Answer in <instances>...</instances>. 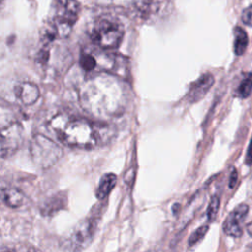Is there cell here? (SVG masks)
Wrapping results in <instances>:
<instances>
[{
    "label": "cell",
    "mask_w": 252,
    "mask_h": 252,
    "mask_svg": "<svg viewBox=\"0 0 252 252\" xmlns=\"http://www.w3.org/2000/svg\"><path fill=\"white\" fill-rule=\"evenodd\" d=\"M3 203L9 208H18L24 203V195L17 188L4 187L1 190Z\"/></svg>",
    "instance_id": "obj_11"
},
{
    "label": "cell",
    "mask_w": 252,
    "mask_h": 252,
    "mask_svg": "<svg viewBox=\"0 0 252 252\" xmlns=\"http://www.w3.org/2000/svg\"><path fill=\"white\" fill-rule=\"evenodd\" d=\"M236 182H237V171L235 168H232V170L230 172V176H229V183H228L229 188H233L235 186Z\"/></svg>",
    "instance_id": "obj_20"
},
{
    "label": "cell",
    "mask_w": 252,
    "mask_h": 252,
    "mask_svg": "<svg viewBox=\"0 0 252 252\" xmlns=\"http://www.w3.org/2000/svg\"><path fill=\"white\" fill-rule=\"evenodd\" d=\"M241 20L246 26H252V5L245 8L241 15Z\"/></svg>",
    "instance_id": "obj_19"
},
{
    "label": "cell",
    "mask_w": 252,
    "mask_h": 252,
    "mask_svg": "<svg viewBox=\"0 0 252 252\" xmlns=\"http://www.w3.org/2000/svg\"><path fill=\"white\" fill-rule=\"evenodd\" d=\"M95 229V220L86 219L79 222L74 228L71 238L70 246L72 249H83L93 239Z\"/></svg>",
    "instance_id": "obj_8"
},
{
    "label": "cell",
    "mask_w": 252,
    "mask_h": 252,
    "mask_svg": "<svg viewBox=\"0 0 252 252\" xmlns=\"http://www.w3.org/2000/svg\"><path fill=\"white\" fill-rule=\"evenodd\" d=\"M80 66L85 71H94L97 67V60L93 53H84L80 58Z\"/></svg>",
    "instance_id": "obj_15"
},
{
    "label": "cell",
    "mask_w": 252,
    "mask_h": 252,
    "mask_svg": "<svg viewBox=\"0 0 252 252\" xmlns=\"http://www.w3.org/2000/svg\"><path fill=\"white\" fill-rule=\"evenodd\" d=\"M63 197H58V196H53L49 202L46 203L43 209V213L46 215H50L53 212H57L58 210L63 208Z\"/></svg>",
    "instance_id": "obj_16"
},
{
    "label": "cell",
    "mask_w": 252,
    "mask_h": 252,
    "mask_svg": "<svg viewBox=\"0 0 252 252\" xmlns=\"http://www.w3.org/2000/svg\"><path fill=\"white\" fill-rule=\"evenodd\" d=\"M117 181V177L114 173H105L99 180V183L97 185L96 191H95V196L98 200H103L105 199L111 190L114 188L115 184Z\"/></svg>",
    "instance_id": "obj_12"
},
{
    "label": "cell",
    "mask_w": 252,
    "mask_h": 252,
    "mask_svg": "<svg viewBox=\"0 0 252 252\" xmlns=\"http://www.w3.org/2000/svg\"><path fill=\"white\" fill-rule=\"evenodd\" d=\"M78 11V3L75 0H66L63 3L54 20L58 35L66 36L70 32L72 26L77 20Z\"/></svg>",
    "instance_id": "obj_6"
},
{
    "label": "cell",
    "mask_w": 252,
    "mask_h": 252,
    "mask_svg": "<svg viewBox=\"0 0 252 252\" xmlns=\"http://www.w3.org/2000/svg\"><path fill=\"white\" fill-rule=\"evenodd\" d=\"M249 207L246 204H240L235 207L223 221V232L232 237H240L243 232L242 224L248 214Z\"/></svg>",
    "instance_id": "obj_7"
},
{
    "label": "cell",
    "mask_w": 252,
    "mask_h": 252,
    "mask_svg": "<svg viewBox=\"0 0 252 252\" xmlns=\"http://www.w3.org/2000/svg\"><path fill=\"white\" fill-rule=\"evenodd\" d=\"M219 209H220V198L217 195H214L211 198V201L207 208V218L210 221H213L216 219Z\"/></svg>",
    "instance_id": "obj_17"
},
{
    "label": "cell",
    "mask_w": 252,
    "mask_h": 252,
    "mask_svg": "<svg viewBox=\"0 0 252 252\" xmlns=\"http://www.w3.org/2000/svg\"><path fill=\"white\" fill-rule=\"evenodd\" d=\"M248 35L246 33V32L239 28V27H236L234 29V43H233V50H234V53L236 55H242L247 46H248Z\"/></svg>",
    "instance_id": "obj_13"
},
{
    "label": "cell",
    "mask_w": 252,
    "mask_h": 252,
    "mask_svg": "<svg viewBox=\"0 0 252 252\" xmlns=\"http://www.w3.org/2000/svg\"><path fill=\"white\" fill-rule=\"evenodd\" d=\"M245 163L248 165H250L252 163V138L250 140V144L247 149V153H246V157H245Z\"/></svg>",
    "instance_id": "obj_21"
},
{
    "label": "cell",
    "mask_w": 252,
    "mask_h": 252,
    "mask_svg": "<svg viewBox=\"0 0 252 252\" xmlns=\"http://www.w3.org/2000/svg\"><path fill=\"white\" fill-rule=\"evenodd\" d=\"M123 87L110 76L96 75L90 78L80 91L83 106L94 115H117L124 108Z\"/></svg>",
    "instance_id": "obj_2"
},
{
    "label": "cell",
    "mask_w": 252,
    "mask_h": 252,
    "mask_svg": "<svg viewBox=\"0 0 252 252\" xmlns=\"http://www.w3.org/2000/svg\"><path fill=\"white\" fill-rule=\"evenodd\" d=\"M124 35L123 26L115 19L100 18L92 28L93 42L102 49H112L119 46Z\"/></svg>",
    "instance_id": "obj_4"
},
{
    "label": "cell",
    "mask_w": 252,
    "mask_h": 252,
    "mask_svg": "<svg viewBox=\"0 0 252 252\" xmlns=\"http://www.w3.org/2000/svg\"><path fill=\"white\" fill-rule=\"evenodd\" d=\"M30 154L33 163L40 169L53 166L62 157L61 147L50 138L36 134L30 143Z\"/></svg>",
    "instance_id": "obj_3"
},
{
    "label": "cell",
    "mask_w": 252,
    "mask_h": 252,
    "mask_svg": "<svg viewBox=\"0 0 252 252\" xmlns=\"http://www.w3.org/2000/svg\"><path fill=\"white\" fill-rule=\"evenodd\" d=\"M15 95L23 104L32 105L39 98L40 92L35 84L31 82H23L16 86Z\"/></svg>",
    "instance_id": "obj_10"
},
{
    "label": "cell",
    "mask_w": 252,
    "mask_h": 252,
    "mask_svg": "<svg viewBox=\"0 0 252 252\" xmlns=\"http://www.w3.org/2000/svg\"><path fill=\"white\" fill-rule=\"evenodd\" d=\"M49 127L64 145L76 149H92L102 145L111 137V131L106 125L66 113H58L52 117Z\"/></svg>",
    "instance_id": "obj_1"
},
{
    "label": "cell",
    "mask_w": 252,
    "mask_h": 252,
    "mask_svg": "<svg viewBox=\"0 0 252 252\" xmlns=\"http://www.w3.org/2000/svg\"><path fill=\"white\" fill-rule=\"evenodd\" d=\"M214 83H215V79L213 75H211L210 73H206L202 75L197 81H195L191 85L189 92L187 94L188 100L194 103L202 99L206 95V94L209 92V90L211 89Z\"/></svg>",
    "instance_id": "obj_9"
},
{
    "label": "cell",
    "mask_w": 252,
    "mask_h": 252,
    "mask_svg": "<svg viewBox=\"0 0 252 252\" xmlns=\"http://www.w3.org/2000/svg\"><path fill=\"white\" fill-rule=\"evenodd\" d=\"M252 92V74H248L238 85L235 95L240 98H245L249 96Z\"/></svg>",
    "instance_id": "obj_14"
},
{
    "label": "cell",
    "mask_w": 252,
    "mask_h": 252,
    "mask_svg": "<svg viewBox=\"0 0 252 252\" xmlns=\"http://www.w3.org/2000/svg\"><path fill=\"white\" fill-rule=\"evenodd\" d=\"M23 140V128L17 123H9L1 129V157L7 158L14 155Z\"/></svg>",
    "instance_id": "obj_5"
},
{
    "label": "cell",
    "mask_w": 252,
    "mask_h": 252,
    "mask_svg": "<svg viewBox=\"0 0 252 252\" xmlns=\"http://www.w3.org/2000/svg\"><path fill=\"white\" fill-rule=\"evenodd\" d=\"M209 230V225L208 224H204L201 225L200 227H198L195 231L192 232V234L189 236L188 239V245L189 246H193L196 243H198L200 240L203 239V237L206 235V233Z\"/></svg>",
    "instance_id": "obj_18"
}]
</instances>
